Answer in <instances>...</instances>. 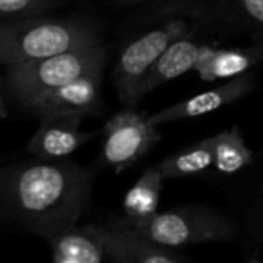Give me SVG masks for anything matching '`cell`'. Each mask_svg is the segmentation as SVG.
<instances>
[{"mask_svg":"<svg viewBox=\"0 0 263 263\" xmlns=\"http://www.w3.org/2000/svg\"><path fill=\"white\" fill-rule=\"evenodd\" d=\"M94 173L74 162L39 159L0 170V216L49 242L77 225L88 208Z\"/></svg>","mask_w":263,"mask_h":263,"instance_id":"6da1fadb","label":"cell"},{"mask_svg":"<svg viewBox=\"0 0 263 263\" xmlns=\"http://www.w3.org/2000/svg\"><path fill=\"white\" fill-rule=\"evenodd\" d=\"M100 43L97 29L83 20L22 17L0 22V63L11 66Z\"/></svg>","mask_w":263,"mask_h":263,"instance_id":"7a4b0ae2","label":"cell"},{"mask_svg":"<svg viewBox=\"0 0 263 263\" xmlns=\"http://www.w3.org/2000/svg\"><path fill=\"white\" fill-rule=\"evenodd\" d=\"M105 60L106 46L102 42L86 45L8 66L5 86L23 108H28L42 96L96 69H103Z\"/></svg>","mask_w":263,"mask_h":263,"instance_id":"3957f363","label":"cell"},{"mask_svg":"<svg viewBox=\"0 0 263 263\" xmlns=\"http://www.w3.org/2000/svg\"><path fill=\"white\" fill-rule=\"evenodd\" d=\"M133 225L153 242L174 250L196 243L228 242L237 233L228 216L203 205L156 213Z\"/></svg>","mask_w":263,"mask_h":263,"instance_id":"277c9868","label":"cell"},{"mask_svg":"<svg viewBox=\"0 0 263 263\" xmlns=\"http://www.w3.org/2000/svg\"><path fill=\"white\" fill-rule=\"evenodd\" d=\"M188 32L190 28L183 20H170L145 32L120 52L114 68V85L120 102L126 108L140 102V86L160 54Z\"/></svg>","mask_w":263,"mask_h":263,"instance_id":"5b68a950","label":"cell"},{"mask_svg":"<svg viewBox=\"0 0 263 263\" xmlns=\"http://www.w3.org/2000/svg\"><path fill=\"white\" fill-rule=\"evenodd\" d=\"M160 139L159 126L146 112L126 108L114 114L103 128V163L122 173L146 156Z\"/></svg>","mask_w":263,"mask_h":263,"instance_id":"8992f818","label":"cell"},{"mask_svg":"<svg viewBox=\"0 0 263 263\" xmlns=\"http://www.w3.org/2000/svg\"><path fill=\"white\" fill-rule=\"evenodd\" d=\"M106 260L114 263H182L188 257L142 234L128 219L111 216L100 223Z\"/></svg>","mask_w":263,"mask_h":263,"instance_id":"52a82bcc","label":"cell"},{"mask_svg":"<svg viewBox=\"0 0 263 263\" xmlns=\"http://www.w3.org/2000/svg\"><path fill=\"white\" fill-rule=\"evenodd\" d=\"M103 69L85 74L55 91L34 100L29 109L40 120L48 119H74L83 120L99 108L100 83Z\"/></svg>","mask_w":263,"mask_h":263,"instance_id":"ba28073f","label":"cell"},{"mask_svg":"<svg viewBox=\"0 0 263 263\" xmlns=\"http://www.w3.org/2000/svg\"><path fill=\"white\" fill-rule=\"evenodd\" d=\"M254 85V76L250 72L240 74L237 77L230 79L227 83L208 89L205 92H200L191 99H186L183 102H179L176 105H171L159 112H154L149 116V120L160 126L168 122L183 120V119H193L199 116L210 114L213 111L220 109L225 105H230L242 97H245Z\"/></svg>","mask_w":263,"mask_h":263,"instance_id":"9c48e42d","label":"cell"},{"mask_svg":"<svg viewBox=\"0 0 263 263\" xmlns=\"http://www.w3.org/2000/svg\"><path fill=\"white\" fill-rule=\"evenodd\" d=\"M40 128L29 139L26 151L37 159H62L96 137V131H82L74 119L40 120Z\"/></svg>","mask_w":263,"mask_h":263,"instance_id":"30bf717a","label":"cell"},{"mask_svg":"<svg viewBox=\"0 0 263 263\" xmlns=\"http://www.w3.org/2000/svg\"><path fill=\"white\" fill-rule=\"evenodd\" d=\"M263 63V40L236 49H214L205 46L194 71L205 82L233 79L245 74L251 66Z\"/></svg>","mask_w":263,"mask_h":263,"instance_id":"8fae6325","label":"cell"},{"mask_svg":"<svg viewBox=\"0 0 263 263\" xmlns=\"http://www.w3.org/2000/svg\"><path fill=\"white\" fill-rule=\"evenodd\" d=\"M52 262L55 263H100L106 260L100 225H74L49 242Z\"/></svg>","mask_w":263,"mask_h":263,"instance_id":"7c38bea8","label":"cell"},{"mask_svg":"<svg viewBox=\"0 0 263 263\" xmlns=\"http://www.w3.org/2000/svg\"><path fill=\"white\" fill-rule=\"evenodd\" d=\"M205 46H199L188 35L173 42L154 62L149 72L146 74L142 86L140 97L149 94L160 85L180 77L182 74L194 69Z\"/></svg>","mask_w":263,"mask_h":263,"instance_id":"4fadbf2b","label":"cell"},{"mask_svg":"<svg viewBox=\"0 0 263 263\" xmlns=\"http://www.w3.org/2000/svg\"><path fill=\"white\" fill-rule=\"evenodd\" d=\"M163 180L165 177L157 165L146 168L140 179L125 194L123 217L131 223H137L156 214L160 193L163 190Z\"/></svg>","mask_w":263,"mask_h":263,"instance_id":"5bb4252c","label":"cell"},{"mask_svg":"<svg viewBox=\"0 0 263 263\" xmlns=\"http://www.w3.org/2000/svg\"><path fill=\"white\" fill-rule=\"evenodd\" d=\"M213 166L222 174H234L253 162V151L247 146L237 126L210 137Z\"/></svg>","mask_w":263,"mask_h":263,"instance_id":"9a60e30c","label":"cell"},{"mask_svg":"<svg viewBox=\"0 0 263 263\" xmlns=\"http://www.w3.org/2000/svg\"><path fill=\"white\" fill-rule=\"evenodd\" d=\"M211 166H213V151H211L210 137L157 163V168L160 170L165 179H180V177L197 176Z\"/></svg>","mask_w":263,"mask_h":263,"instance_id":"2e32d148","label":"cell"},{"mask_svg":"<svg viewBox=\"0 0 263 263\" xmlns=\"http://www.w3.org/2000/svg\"><path fill=\"white\" fill-rule=\"evenodd\" d=\"M59 0H0V18L12 20L39 15L55 6Z\"/></svg>","mask_w":263,"mask_h":263,"instance_id":"e0dca14e","label":"cell"},{"mask_svg":"<svg viewBox=\"0 0 263 263\" xmlns=\"http://www.w3.org/2000/svg\"><path fill=\"white\" fill-rule=\"evenodd\" d=\"M236 2L251 22L263 28V0H236Z\"/></svg>","mask_w":263,"mask_h":263,"instance_id":"ac0fdd59","label":"cell"},{"mask_svg":"<svg viewBox=\"0 0 263 263\" xmlns=\"http://www.w3.org/2000/svg\"><path fill=\"white\" fill-rule=\"evenodd\" d=\"M6 117H8V108H6L3 97L0 96V119H6Z\"/></svg>","mask_w":263,"mask_h":263,"instance_id":"d6986e66","label":"cell"},{"mask_svg":"<svg viewBox=\"0 0 263 263\" xmlns=\"http://www.w3.org/2000/svg\"><path fill=\"white\" fill-rule=\"evenodd\" d=\"M117 3H128V2H136V0H114Z\"/></svg>","mask_w":263,"mask_h":263,"instance_id":"ffe728a7","label":"cell"}]
</instances>
